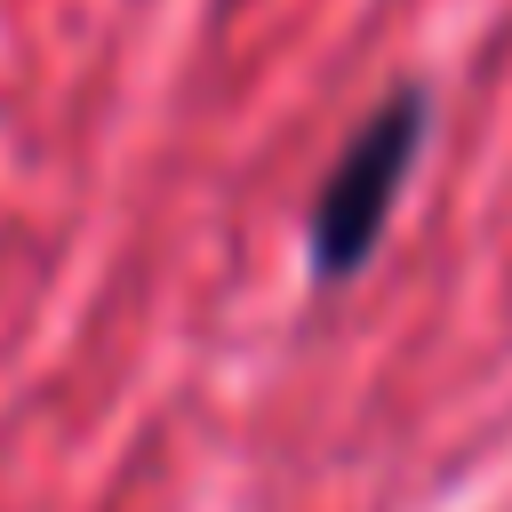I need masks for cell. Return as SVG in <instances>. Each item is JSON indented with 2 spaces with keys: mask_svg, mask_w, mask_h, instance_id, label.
<instances>
[{
  "mask_svg": "<svg viewBox=\"0 0 512 512\" xmlns=\"http://www.w3.org/2000/svg\"><path fill=\"white\" fill-rule=\"evenodd\" d=\"M424 120H432V96L416 80H400L344 136V152L328 160L320 200H312V272L320 280H352L376 256V240H384V224L400 208V184H408V168L424 152Z\"/></svg>",
  "mask_w": 512,
  "mask_h": 512,
  "instance_id": "1",
  "label": "cell"
}]
</instances>
